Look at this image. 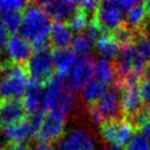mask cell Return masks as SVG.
Segmentation results:
<instances>
[{
	"instance_id": "obj_12",
	"label": "cell",
	"mask_w": 150,
	"mask_h": 150,
	"mask_svg": "<svg viewBox=\"0 0 150 150\" xmlns=\"http://www.w3.org/2000/svg\"><path fill=\"white\" fill-rule=\"evenodd\" d=\"M7 53L13 64L25 67V64L33 54V46L20 34H12L7 43Z\"/></svg>"
},
{
	"instance_id": "obj_25",
	"label": "cell",
	"mask_w": 150,
	"mask_h": 150,
	"mask_svg": "<svg viewBox=\"0 0 150 150\" xmlns=\"http://www.w3.org/2000/svg\"><path fill=\"white\" fill-rule=\"evenodd\" d=\"M124 150H150L149 138L138 130L134 134V136L125 146Z\"/></svg>"
},
{
	"instance_id": "obj_10",
	"label": "cell",
	"mask_w": 150,
	"mask_h": 150,
	"mask_svg": "<svg viewBox=\"0 0 150 150\" xmlns=\"http://www.w3.org/2000/svg\"><path fill=\"white\" fill-rule=\"evenodd\" d=\"M57 150H96V140L83 128H76L59 139Z\"/></svg>"
},
{
	"instance_id": "obj_9",
	"label": "cell",
	"mask_w": 150,
	"mask_h": 150,
	"mask_svg": "<svg viewBox=\"0 0 150 150\" xmlns=\"http://www.w3.org/2000/svg\"><path fill=\"white\" fill-rule=\"evenodd\" d=\"M66 118L63 115L55 113H46L41 128L36 135L38 142L50 144L57 142L64 136Z\"/></svg>"
},
{
	"instance_id": "obj_8",
	"label": "cell",
	"mask_w": 150,
	"mask_h": 150,
	"mask_svg": "<svg viewBox=\"0 0 150 150\" xmlns=\"http://www.w3.org/2000/svg\"><path fill=\"white\" fill-rule=\"evenodd\" d=\"M38 4L50 17V20L66 24H68L76 14L79 12L78 1H72V0L41 1L38 2Z\"/></svg>"
},
{
	"instance_id": "obj_14",
	"label": "cell",
	"mask_w": 150,
	"mask_h": 150,
	"mask_svg": "<svg viewBox=\"0 0 150 150\" xmlns=\"http://www.w3.org/2000/svg\"><path fill=\"white\" fill-rule=\"evenodd\" d=\"M72 31L69 25L60 22H53L50 32V48H68L72 42Z\"/></svg>"
},
{
	"instance_id": "obj_5",
	"label": "cell",
	"mask_w": 150,
	"mask_h": 150,
	"mask_svg": "<svg viewBox=\"0 0 150 150\" xmlns=\"http://www.w3.org/2000/svg\"><path fill=\"white\" fill-rule=\"evenodd\" d=\"M125 14L118 6V1H102L96 10V22L102 32L106 35L112 34L115 30L124 24Z\"/></svg>"
},
{
	"instance_id": "obj_22",
	"label": "cell",
	"mask_w": 150,
	"mask_h": 150,
	"mask_svg": "<svg viewBox=\"0 0 150 150\" xmlns=\"http://www.w3.org/2000/svg\"><path fill=\"white\" fill-rule=\"evenodd\" d=\"M0 21L2 22L4 28L11 35L17 34L21 26L22 11L21 10H13V11L0 12Z\"/></svg>"
},
{
	"instance_id": "obj_32",
	"label": "cell",
	"mask_w": 150,
	"mask_h": 150,
	"mask_svg": "<svg viewBox=\"0 0 150 150\" xmlns=\"http://www.w3.org/2000/svg\"><path fill=\"white\" fill-rule=\"evenodd\" d=\"M13 150H31L26 142H10Z\"/></svg>"
},
{
	"instance_id": "obj_2",
	"label": "cell",
	"mask_w": 150,
	"mask_h": 150,
	"mask_svg": "<svg viewBox=\"0 0 150 150\" xmlns=\"http://www.w3.org/2000/svg\"><path fill=\"white\" fill-rule=\"evenodd\" d=\"M93 123L102 125L104 122L125 120L123 110V84L118 81L108 86V90L99 100L89 105Z\"/></svg>"
},
{
	"instance_id": "obj_6",
	"label": "cell",
	"mask_w": 150,
	"mask_h": 150,
	"mask_svg": "<svg viewBox=\"0 0 150 150\" xmlns=\"http://www.w3.org/2000/svg\"><path fill=\"white\" fill-rule=\"evenodd\" d=\"M101 135L105 142L124 149L136 133L134 127L127 120L104 122L100 126Z\"/></svg>"
},
{
	"instance_id": "obj_19",
	"label": "cell",
	"mask_w": 150,
	"mask_h": 150,
	"mask_svg": "<svg viewBox=\"0 0 150 150\" xmlns=\"http://www.w3.org/2000/svg\"><path fill=\"white\" fill-rule=\"evenodd\" d=\"M96 50L99 53L100 57L108 60L116 58L118 50H120V46L117 44L111 35H104L102 36L100 40H98L96 42Z\"/></svg>"
},
{
	"instance_id": "obj_4",
	"label": "cell",
	"mask_w": 150,
	"mask_h": 150,
	"mask_svg": "<svg viewBox=\"0 0 150 150\" xmlns=\"http://www.w3.org/2000/svg\"><path fill=\"white\" fill-rule=\"evenodd\" d=\"M25 70L30 80L42 84L46 83L55 74L52 48L50 46L34 50L28 63L25 64Z\"/></svg>"
},
{
	"instance_id": "obj_3",
	"label": "cell",
	"mask_w": 150,
	"mask_h": 150,
	"mask_svg": "<svg viewBox=\"0 0 150 150\" xmlns=\"http://www.w3.org/2000/svg\"><path fill=\"white\" fill-rule=\"evenodd\" d=\"M30 78L25 67L12 64L0 78V102L10 99H21L24 96Z\"/></svg>"
},
{
	"instance_id": "obj_30",
	"label": "cell",
	"mask_w": 150,
	"mask_h": 150,
	"mask_svg": "<svg viewBox=\"0 0 150 150\" xmlns=\"http://www.w3.org/2000/svg\"><path fill=\"white\" fill-rule=\"evenodd\" d=\"M147 17L148 18H146V20L144 21L142 28L139 29V31H140L142 33L145 34V35H147V36H150V14L147 16Z\"/></svg>"
},
{
	"instance_id": "obj_20",
	"label": "cell",
	"mask_w": 150,
	"mask_h": 150,
	"mask_svg": "<svg viewBox=\"0 0 150 150\" xmlns=\"http://www.w3.org/2000/svg\"><path fill=\"white\" fill-rule=\"evenodd\" d=\"M146 17L147 13L146 10H145L144 2H139L138 1L137 4L126 13L124 24L126 26H128L129 29L134 30V31H139L144 21L146 20Z\"/></svg>"
},
{
	"instance_id": "obj_33",
	"label": "cell",
	"mask_w": 150,
	"mask_h": 150,
	"mask_svg": "<svg viewBox=\"0 0 150 150\" xmlns=\"http://www.w3.org/2000/svg\"><path fill=\"white\" fill-rule=\"evenodd\" d=\"M9 140L7 139L4 133V129L0 128V150H4V148L8 146Z\"/></svg>"
},
{
	"instance_id": "obj_29",
	"label": "cell",
	"mask_w": 150,
	"mask_h": 150,
	"mask_svg": "<svg viewBox=\"0 0 150 150\" xmlns=\"http://www.w3.org/2000/svg\"><path fill=\"white\" fill-rule=\"evenodd\" d=\"M137 2L138 1H134V0H123V1H118V6L123 11V13L126 16V13L128 12Z\"/></svg>"
},
{
	"instance_id": "obj_27",
	"label": "cell",
	"mask_w": 150,
	"mask_h": 150,
	"mask_svg": "<svg viewBox=\"0 0 150 150\" xmlns=\"http://www.w3.org/2000/svg\"><path fill=\"white\" fill-rule=\"evenodd\" d=\"M26 2L24 1H0V12L13 11V10H23Z\"/></svg>"
},
{
	"instance_id": "obj_16",
	"label": "cell",
	"mask_w": 150,
	"mask_h": 150,
	"mask_svg": "<svg viewBox=\"0 0 150 150\" xmlns=\"http://www.w3.org/2000/svg\"><path fill=\"white\" fill-rule=\"evenodd\" d=\"M116 72L114 64L108 59L99 57L94 60L93 66V79L100 81L106 86H111L116 81Z\"/></svg>"
},
{
	"instance_id": "obj_7",
	"label": "cell",
	"mask_w": 150,
	"mask_h": 150,
	"mask_svg": "<svg viewBox=\"0 0 150 150\" xmlns=\"http://www.w3.org/2000/svg\"><path fill=\"white\" fill-rule=\"evenodd\" d=\"M94 58L91 55L77 56L75 64L66 74L67 86L71 91L82 90L84 86L93 78Z\"/></svg>"
},
{
	"instance_id": "obj_34",
	"label": "cell",
	"mask_w": 150,
	"mask_h": 150,
	"mask_svg": "<svg viewBox=\"0 0 150 150\" xmlns=\"http://www.w3.org/2000/svg\"><path fill=\"white\" fill-rule=\"evenodd\" d=\"M139 132H142V133L144 134L145 136H147L148 138L150 137V118L142 126V128L139 129Z\"/></svg>"
},
{
	"instance_id": "obj_15",
	"label": "cell",
	"mask_w": 150,
	"mask_h": 150,
	"mask_svg": "<svg viewBox=\"0 0 150 150\" xmlns=\"http://www.w3.org/2000/svg\"><path fill=\"white\" fill-rule=\"evenodd\" d=\"M4 133L9 142H26L31 138H35L29 117L18 124L4 128Z\"/></svg>"
},
{
	"instance_id": "obj_26",
	"label": "cell",
	"mask_w": 150,
	"mask_h": 150,
	"mask_svg": "<svg viewBox=\"0 0 150 150\" xmlns=\"http://www.w3.org/2000/svg\"><path fill=\"white\" fill-rule=\"evenodd\" d=\"M134 45L147 60L148 65H150V36H147L140 31H138L134 41Z\"/></svg>"
},
{
	"instance_id": "obj_35",
	"label": "cell",
	"mask_w": 150,
	"mask_h": 150,
	"mask_svg": "<svg viewBox=\"0 0 150 150\" xmlns=\"http://www.w3.org/2000/svg\"><path fill=\"white\" fill-rule=\"evenodd\" d=\"M144 6H145V10H146L147 16H149L150 14V0L149 1H145V2H144Z\"/></svg>"
},
{
	"instance_id": "obj_31",
	"label": "cell",
	"mask_w": 150,
	"mask_h": 150,
	"mask_svg": "<svg viewBox=\"0 0 150 150\" xmlns=\"http://www.w3.org/2000/svg\"><path fill=\"white\" fill-rule=\"evenodd\" d=\"M31 150H57L55 147H53L50 144H43V142H38L33 149Z\"/></svg>"
},
{
	"instance_id": "obj_1",
	"label": "cell",
	"mask_w": 150,
	"mask_h": 150,
	"mask_svg": "<svg viewBox=\"0 0 150 150\" xmlns=\"http://www.w3.org/2000/svg\"><path fill=\"white\" fill-rule=\"evenodd\" d=\"M52 24L53 22L50 21V17L38 4L26 2L22 10V21L19 34L32 44L33 50L48 47Z\"/></svg>"
},
{
	"instance_id": "obj_11",
	"label": "cell",
	"mask_w": 150,
	"mask_h": 150,
	"mask_svg": "<svg viewBox=\"0 0 150 150\" xmlns=\"http://www.w3.org/2000/svg\"><path fill=\"white\" fill-rule=\"evenodd\" d=\"M28 115L22 100L10 99L0 102V128L18 124L28 118Z\"/></svg>"
},
{
	"instance_id": "obj_23",
	"label": "cell",
	"mask_w": 150,
	"mask_h": 150,
	"mask_svg": "<svg viewBox=\"0 0 150 150\" xmlns=\"http://www.w3.org/2000/svg\"><path fill=\"white\" fill-rule=\"evenodd\" d=\"M137 32L138 31H134V30L129 29L128 26H126L125 24H123L110 35L121 47V46H125L128 44H133Z\"/></svg>"
},
{
	"instance_id": "obj_28",
	"label": "cell",
	"mask_w": 150,
	"mask_h": 150,
	"mask_svg": "<svg viewBox=\"0 0 150 150\" xmlns=\"http://www.w3.org/2000/svg\"><path fill=\"white\" fill-rule=\"evenodd\" d=\"M9 32L4 28L2 22L0 21V54H4L7 52V43L9 41Z\"/></svg>"
},
{
	"instance_id": "obj_17",
	"label": "cell",
	"mask_w": 150,
	"mask_h": 150,
	"mask_svg": "<svg viewBox=\"0 0 150 150\" xmlns=\"http://www.w3.org/2000/svg\"><path fill=\"white\" fill-rule=\"evenodd\" d=\"M52 58L56 72L66 75L70 70L72 65L77 59V55L71 50V48H55L52 50Z\"/></svg>"
},
{
	"instance_id": "obj_18",
	"label": "cell",
	"mask_w": 150,
	"mask_h": 150,
	"mask_svg": "<svg viewBox=\"0 0 150 150\" xmlns=\"http://www.w3.org/2000/svg\"><path fill=\"white\" fill-rule=\"evenodd\" d=\"M108 86L102 83L98 80L92 78L91 81H89L84 88L81 90V94H82V100L84 103L88 105L93 104L94 102L100 99L101 96L104 94V92L108 90Z\"/></svg>"
},
{
	"instance_id": "obj_21",
	"label": "cell",
	"mask_w": 150,
	"mask_h": 150,
	"mask_svg": "<svg viewBox=\"0 0 150 150\" xmlns=\"http://www.w3.org/2000/svg\"><path fill=\"white\" fill-rule=\"evenodd\" d=\"M94 44L96 42L93 40H91L83 32H81V33L76 34V36L72 38L70 45L71 50L77 56H88V55H90V52Z\"/></svg>"
},
{
	"instance_id": "obj_13",
	"label": "cell",
	"mask_w": 150,
	"mask_h": 150,
	"mask_svg": "<svg viewBox=\"0 0 150 150\" xmlns=\"http://www.w3.org/2000/svg\"><path fill=\"white\" fill-rule=\"evenodd\" d=\"M43 96H44V86L36 81L30 80L22 99L23 105L29 115L42 110Z\"/></svg>"
},
{
	"instance_id": "obj_24",
	"label": "cell",
	"mask_w": 150,
	"mask_h": 150,
	"mask_svg": "<svg viewBox=\"0 0 150 150\" xmlns=\"http://www.w3.org/2000/svg\"><path fill=\"white\" fill-rule=\"evenodd\" d=\"M139 91L144 105L150 108V65L147 66L139 79Z\"/></svg>"
}]
</instances>
